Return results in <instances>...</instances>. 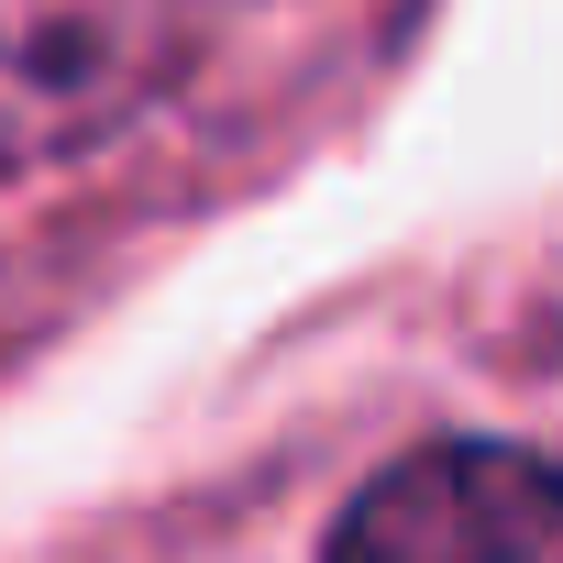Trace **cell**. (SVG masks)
Masks as SVG:
<instances>
[{"mask_svg":"<svg viewBox=\"0 0 563 563\" xmlns=\"http://www.w3.org/2000/svg\"><path fill=\"white\" fill-rule=\"evenodd\" d=\"M332 563H563V464L508 442H431L343 508Z\"/></svg>","mask_w":563,"mask_h":563,"instance_id":"6da1fadb","label":"cell"}]
</instances>
